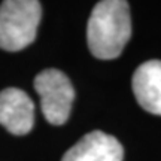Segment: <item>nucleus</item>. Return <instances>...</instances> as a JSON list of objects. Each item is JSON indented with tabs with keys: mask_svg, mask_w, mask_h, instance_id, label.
Instances as JSON below:
<instances>
[{
	"mask_svg": "<svg viewBox=\"0 0 161 161\" xmlns=\"http://www.w3.org/2000/svg\"><path fill=\"white\" fill-rule=\"evenodd\" d=\"M130 37L131 17L128 2H98L94 6L86 25V40L92 55L100 60L119 57Z\"/></svg>",
	"mask_w": 161,
	"mask_h": 161,
	"instance_id": "obj_1",
	"label": "nucleus"
},
{
	"mask_svg": "<svg viewBox=\"0 0 161 161\" xmlns=\"http://www.w3.org/2000/svg\"><path fill=\"white\" fill-rule=\"evenodd\" d=\"M42 17L37 0H5L0 5V49L17 52L36 39Z\"/></svg>",
	"mask_w": 161,
	"mask_h": 161,
	"instance_id": "obj_2",
	"label": "nucleus"
},
{
	"mask_svg": "<svg viewBox=\"0 0 161 161\" xmlns=\"http://www.w3.org/2000/svg\"><path fill=\"white\" fill-rule=\"evenodd\" d=\"M35 90L40 97L45 119L52 125H63L69 119L75 90L66 73L58 69H45L35 78Z\"/></svg>",
	"mask_w": 161,
	"mask_h": 161,
	"instance_id": "obj_3",
	"label": "nucleus"
},
{
	"mask_svg": "<svg viewBox=\"0 0 161 161\" xmlns=\"http://www.w3.org/2000/svg\"><path fill=\"white\" fill-rule=\"evenodd\" d=\"M0 125L15 136H25L35 125V103L19 88L0 92Z\"/></svg>",
	"mask_w": 161,
	"mask_h": 161,
	"instance_id": "obj_4",
	"label": "nucleus"
},
{
	"mask_svg": "<svg viewBox=\"0 0 161 161\" xmlns=\"http://www.w3.org/2000/svg\"><path fill=\"white\" fill-rule=\"evenodd\" d=\"M124 148L119 140L104 131L94 130L75 143L61 161H122Z\"/></svg>",
	"mask_w": 161,
	"mask_h": 161,
	"instance_id": "obj_5",
	"label": "nucleus"
},
{
	"mask_svg": "<svg viewBox=\"0 0 161 161\" xmlns=\"http://www.w3.org/2000/svg\"><path fill=\"white\" fill-rule=\"evenodd\" d=\"M134 97L146 112L161 115V60L140 64L131 79Z\"/></svg>",
	"mask_w": 161,
	"mask_h": 161,
	"instance_id": "obj_6",
	"label": "nucleus"
}]
</instances>
